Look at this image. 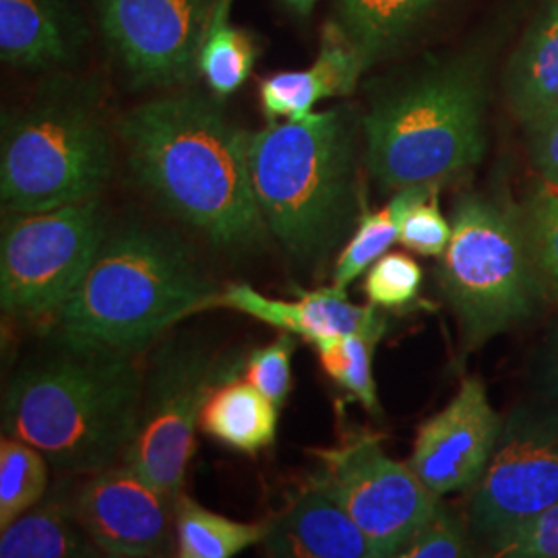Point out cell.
I'll return each instance as SVG.
<instances>
[{"label":"cell","mask_w":558,"mask_h":558,"mask_svg":"<svg viewBox=\"0 0 558 558\" xmlns=\"http://www.w3.org/2000/svg\"><path fill=\"white\" fill-rule=\"evenodd\" d=\"M133 177L172 216L218 246L242 248L267 226L253 191L248 135L218 101L177 94L117 120Z\"/></svg>","instance_id":"6da1fadb"},{"label":"cell","mask_w":558,"mask_h":558,"mask_svg":"<svg viewBox=\"0 0 558 558\" xmlns=\"http://www.w3.org/2000/svg\"><path fill=\"white\" fill-rule=\"evenodd\" d=\"M137 354L60 343L23 366L2 401V430L64 472L96 474L122 461L143 396Z\"/></svg>","instance_id":"7a4b0ae2"},{"label":"cell","mask_w":558,"mask_h":558,"mask_svg":"<svg viewBox=\"0 0 558 558\" xmlns=\"http://www.w3.org/2000/svg\"><path fill=\"white\" fill-rule=\"evenodd\" d=\"M216 292L182 240L160 228L129 226L101 242L57 315V339L140 354L177 320L207 311Z\"/></svg>","instance_id":"3957f363"},{"label":"cell","mask_w":558,"mask_h":558,"mask_svg":"<svg viewBox=\"0 0 558 558\" xmlns=\"http://www.w3.org/2000/svg\"><path fill=\"white\" fill-rule=\"evenodd\" d=\"M248 168L265 226L292 259L320 263L350 234L356 199L341 110L276 120L251 133Z\"/></svg>","instance_id":"277c9868"},{"label":"cell","mask_w":558,"mask_h":558,"mask_svg":"<svg viewBox=\"0 0 558 558\" xmlns=\"http://www.w3.org/2000/svg\"><path fill=\"white\" fill-rule=\"evenodd\" d=\"M484 112L486 89L476 66L437 69L364 117L366 166L383 189L440 186L482 160Z\"/></svg>","instance_id":"5b68a950"},{"label":"cell","mask_w":558,"mask_h":558,"mask_svg":"<svg viewBox=\"0 0 558 558\" xmlns=\"http://www.w3.org/2000/svg\"><path fill=\"white\" fill-rule=\"evenodd\" d=\"M440 260V290L468 350L530 319L546 283L534 259L523 211L505 201L463 195Z\"/></svg>","instance_id":"8992f818"},{"label":"cell","mask_w":558,"mask_h":558,"mask_svg":"<svg viewBox=\"0 0 558 558\" xmlns=\"http://www.w3.org/2000/svg\"><path fill=\"white\" fill-rule=\"evenodd\" d=\"M114 147L89 96L41 94L4 120L0 195L11 214L96 199L112 174Z\"/></svg>","instance_id":"52a82bcc"},{"label":"cell","mask_w":558,"mask_h":558,"mask_svg":"<svg viewBox=\"0 0 558 558\" xmlns=\"http://www.w3.org/2000/svg\"><path fill=\"white\" fill-rule=\"evenodd\" d=\"M106 240L100 199L11 214L2 223L0 302L20 319L57 317Z\"/></svg>","instance_id":"ba28073f"},{"label":"cell","mask_w":558,"mask_h":558,"mask_svg":"<svg viewBox=\"0 0 558 558\" xmlns=\"http://www.w3.org/2000/svg\"><path fill=\"white\" fill-rule=\"evenodd\" d=\"M244 359H223L195 345L166 343L143 379L137 428L122 461L179 499L195 451V430L207 398L234 379Z\"/></svg>","instance_id":"9c48e42d"},{"label":"cell","mask_w":558,"mask_h":558,"mask_svg":"<svg viewBox=\"0 0 558 558\" xmlns=\"http://www.w3.org/2000/svg\"><path fill=\"white\" fill-rule=\"evenodd\" d=\"M317 458L315 480L354 519L379 558L398 557L439 507L440 497L410 463L389 458L373 433L352 435L317 451Z\"/></svg>","instance_id":"30bf717a"},{"label":"cell","mask_w":558,"mask_h":558,"mask_svg":"<svg viewBox=\"0 0 558 558\" xmlns=\"http://www.w3.org/2000/svg\"><path fill=\"white\" fill-rule=\"evenodd\" d=\"M558 502V410L519 408L472 488L470 525L488 546Z\"/></svg>","instance_id":"8fae6325"},{"label":"cell","mask_w":558,"mask_h":558,"mask_svg":"<svg viewBox=\"0 0 558 558\" xmlns=\"http://www.w3.org/2000/svg\"><path fill=\"white\" fill-rule=\"evenodd\" d=\"M218 0H98L101 34L135 87L195 80Z\"/></svg>","instance_id":"7c38bea8"},{"label":"cell","mask_w":558,"mask_h":558,"mask_svg":"<svg viewBox=\"0 0 558 558\" xmlns=\"http://www.w3.org/2000/svg\"><path fill=\"white\" fill-rule=\"evenodd\" d=\"M73 507L106 557H163L172 546L177 500L124 461L87 480Z\"/></svg>","instance_id":"4fadbf2b"},{"label":"cell","mask_w":558,"mask_h":558,"mask_svg":"<svg viewBox=\"0 0 558 558\" xmlns=\"http://www.w3.org/2000/svg\"><path fill=\"white\" fill-rule=\"evenodd\" d=\"M502 424L484 383L468 377L449 405L420 426L408 463L437 497L474 488L497 449Z\"/></svg>","instance_id":"5bb4252c"},{"label":"cell","mask_w":558,"mask_h":558,"mask_svg":"<svg viewBox=\"0 0 558 558\" xmlns=\"http://www.w3.org/2000/svg\"><path fill=\"white\" fill-rule=\"evenodd\" d=\"M207 308L239 311L311 343L387 325L379 306H359L350 302L345 290L333 286L315 292H300L299 300H276L263 296L248 283H230L223 292H216Z\"/></svg>","instance_id":"9a60e30c"},{"label":"cell","mask_w":558,"mask_h":558,"mask_svg":"<svg viewBox=\"0 0 558 558\" xmlns=\"http://www.w3.org/2000/svg\"><path fill=\"white\" fill-rule=\"evenodd\" d=\"M260 544L278 558H379L354 519L315 478L269 521Z\"/></svg>","instance_id":"2e32d148"},{"label":"cell","mask_w":558,"mask_h":558,"mask_svg":"<svg viewBox=\"0 0 558 558\" xmlns=\"http://www.w3.org/2000/svg\"><path fill=\"white\" fill-rule=\"evenodd\" d=\"M368 64L338 23H327L319 54L308 69L281 71L260 81V108L269 122L304 119L320 100L352 94Z\"/></svg>","instance_id":"e0dca14e"},{"label":"cell","mask_w":558,"mask_h":558,"mask_svg":"<svg viewBox=\"0 0 558 558\" xmlns=\"http://www.w3.org/2000/svg\"><path fill=\"white\" fill-rule=\"evenodd\" d=\"M85 27L64 0H0L2 62L44 71L73 62Z\"/></svg>","instance_id":"ac0fdd59"},{"label":"cell","mask_w":558,"mask_h":558,"mask_svg":"<svg viewBox=\"0 0 558 558\" xmlns=\"http://www.w3.org/2000/svg\"><path fill=\"white\" fill-rule=\"evenodd\" d=\"M507 98L523 126L558 108V0H548L527 29L507 73Z\"/></svg>","instance_id":"d6986e66"},{"label":"cell","mask_w":558,"mask_h":558,"mask_svg":"<svg viewBox=\"0 0 558 558\" xmlns=\"http://www.w3.org/2000/svg\"><path fill=\"white\" fill-rule=\"evenodd\" d=\"M278 410L248 380L230 379L205 401L199 428L234 451L257 456L276 440Z\"/></svg>","instance_id":"ffe728a7"},{"label":"cell","mask_w":558,"mask_h":558,"mask_svg":"<svg viewBox=\"0 0 558 558\" xmlns=\"http://www.w3.org/2000/svg\"><path fill=\"white\" fill-rule=\"evenodd\" d=\"M96 544L83 530L75 507L52 499L32 507L21 518L2 527V558L100 557Z\"/></svg>","instance_id":"44dd1931"},{"label":"cell","mask_w":558,"mask_h":558,"mask_svg":"<svg viewBox=\"0 0 558 558\" xmlns=\"http://www.w3.org/2000/svg\"><path fill=\"white\" fill-rule=\"evenodd\" d=\"M439 0H338L339 27L368 62L403 40Z\"/></svg>","instance_id":"7402d4cb"},{"label":"cell","mask_w":558,"mask_h":558,"mask_svg":"<svg viewBox=\"0 0 558 558\" xmlns=\"http://www.w3.org/2000/svg\"><path fill=\"white\" fill-rule=\"evenodd\" d=\"M174 525L177 557L180 558L236 557L260 544L269 530V521L240 523L201 507L184 495L177 499Z\"/></svg>","instance_id":"603a6c76"},{"label":"cell","mask_w":558,"mask_h":558,"mask_svg":"<svg viewBox=\"0 0 558 558\" xmlns=\"http://www.w3.org/2000/svg\"><path fill=\"white\" fill-rule=\"evenodd\" d=\"M234 0H218L201 46L199 73L218 98H228L246 83L259 59L251 32L232 25Z\"/></svg>","instance_id":"cb8c5ba5"},{"label":"cell","mask_w":558,"mask_h":558,"mask_svg":"<svg viewBox=\"0 0 558 558\" xmlns=\"http://www.w3.org/2000/svg\"><path fill=\"white\" fill-rule=\"evenodd\" d=\"M387 325H379L366 331L350 333L343 338H327L315 341V350L327 377L336 380L352 398L377 414L379 398L373 377V359L380 338L385 336Z\"/></svg>","instance_id":"d4e9b609"},{"label":"cell","mask_w":558,"mask_h":558,"mask_svg":"<svg viewBox=\"0 0 558 558\" xmlns=\"http://www.w3.org/2000/svg\"><path fill=\"white\" fill-rule=\"evenodd\" d=\"M46 484L48 465L40 449L4 435L0 440V530L38 505Z\"/></svg>","instance_id":"484cf974"},{"label":"cell","mask_w":558,"mask_h":558,"mask_svg":"<svg viewBox=\"0 0 558 558\" xmlns=\"http://www.w3.org/2000/svg\"><path fill=\"white\" fill-rule=\"evenodd\" d=\"M391 203L399 214L398 242L424 257H442L453 226L440 214L439 186L416 184L399 189Z\"/></svg>","instance_id":"4316f807"},{"label":"cell","mask_w":558,"mask_h":558,"mask_svg":"<svg viewBox=\"0 0 558 558\" xmlns=\"http://www.w3.org/2000/svg\"><path fill=\"white\" fill-rule=\"evenodd\" d=\"M399 240V214L389 201L379 211L364 209L360 214L359 228L343 246L339 255L331 286L345 290L354 279L360 278L375 260L389 253L391 244Z\"/></svg>","instance_id":"83f0119b"},{"label":"cell","mask_w":558,"mask_h":558,"mask_svg":"<svg viewBox=\"0 0 558 558\" xmlns=\"http://www.w3.org/2000/svg\"><path fill=\"white\" fill-rule=\"evenodd\" d=\"M523 221L539 276L558 294V186H538L523 209Z\"/></svg>","instance_id":"f1b7e54d"},{"label":"cell","mask_w":558,"mask_h":558,"mask_svg":"<svg viewBox=\"0 0 558 558\" xmlns=\"http://www.w3.org/2000/svg\"><path fill=\"white\" fill-rule=\"evenodd\" d=\"M422 267L405 253H385L375 260L364 279V294L379 308L412 304L422 288Z\"/></svg>","instance_id":"f546056e"},{"label":"cell","mask_w":558,"mask_h":558,"mask_svg":"<svg viewBox=\"0 0 558 558\" xmlns=\"http://www.w3.org/2000/svg\"><path fill=\"white\" fill-rule=\"evenodd\" d=\"M296 350V341L292 333H281L276 341L257 348L248 359H244V380H248L255 389L278 408L283 405L292 389V354Z\"/></svg>","instance_id":"4dcf8cb0"},{"label":"cell","mask_w":558,"mask_h":558,"mask_svg":"<svg viewBox=\"0 0 558 558\" xmlns=\"http://www.w3.org/2000/svg\"><path fill=\"white\" fill-rule=\"evenodd\" d=\"M472 555V544L463 523L445 505L420 527L403 550L401 558H459Z\"/></svg>","instance_id":"1f68e13d"},{"label":"cell","mask_w":558,"mask_h":558,"mask_svg":"<svg viewBox=\"0 0 558 558\" xmlns=\"http://www.w3.org/2000/svg\"><path fill=\"white\" fill-rule=\"evenodd\" d=\"M495 557L558 558V502L490 544Z\"/></svg>","instance_id":"d6a6232c"},{"label":"cell","mask_w":558,"mask_h":558,"mask_svg":"<svg viewBox=\"0 0 558 558\" xmlns=\"http://www.w3.org/2000/svg\"><path fill=\"white\" fill-rule=\"evenodd\" d=\"M530 135V154L539 177L558 186V108L525 126Z\"/></svg>","instance_id":"836d02e7"},{"label":"cell","mask_w":558,"mask_h":558,"mask_svg":"<svg viewBox=\"0 0 558 558\" xmlns=\"http://www.w3.org/2000/svg\"><path fill=\"white\" fill-rule=\"evenodd\" d=\"M546 385H548V391L553 393V398L558 401V327L555 329V336H553V341H550V350H548Z\"/></svg>","instance_id":"e575fe53"},{"label":"cell","mask_w":558,"mask_h":558,"mask_svg":"<svg viewBox=\"0 0 558 558\" xmlns=\"http://www.w3.org/2000/svg\"><path fill=\"white\" fill-rule=\"evenodd\" d=\"M294 13H299L302 17H308L317 4V0H283Z\"/></svg>","instance_id":"d590c367"}]
</instances>
